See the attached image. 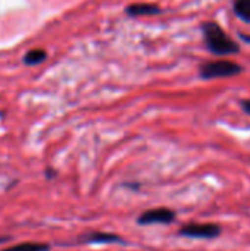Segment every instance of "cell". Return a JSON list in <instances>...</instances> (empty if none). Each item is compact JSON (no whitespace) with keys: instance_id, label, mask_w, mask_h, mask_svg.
I'll list each match as a JSON object with an SVG mask.
<instances>
[{"instance_id":"cell-1","label":"cell","mask_w":250,"mask_h":251,"mask_svg":"<svg viewBox=\"0 0 250 251\" xmlns=\"http://www.w3.org/2000/svg\"><path fill=\"white\" fill-rule=\"evenodd\" d=\"M202 32H203V40L206 44V49L215 54V56H233L240 53V46L231 40L222 26L214 21L205 22L202 25Z\"/></svg>"},{"instance_id":"cell-2","label":"cell","mask_w":250,"mask_h":251,"mask_svg":"<svg viewBox=\"0 0 250 251\" xmlns=\"http://www.w3.org/2000/svg\"><path fill=\"white\" fill-rule=\"evenodd\" d=\"M243 72V66L233 60H214L206 62L200 66V78L203 79H217V78H228L236 76Z\"/></svg>"},{"instance_id":"cell-3","label":"cell","mask_w":250,"mask_h":251,"mask_svg":"<svg viewBox=\"0 0 250 251\" xmlns=\"http://www.w3.org/2000/svg\"><path fill=\"white\" fill-rule=\"evenodd\" d=\"M181 235L189 238H200V240H214L221 234V228L212 224H192L186 225L180 231Z\"/></svg>"},{"instance_id":"cell-4","label":"cell","mask_w":250,"mask_h":251,"mask_svg":"<svg viewBox=\"0 0 250 251\" xmlns=\"http://www.w3.org/2000/svg\"><path fill=\"white\" fill-rule=\"evenodd\" d=\"M175 215L174 212H171L169 209L165 207H159V209H152L144 212L139 222L141 225H152V224H171L174 221Z\"/></svg>"},{"instance_id":"cell-5","label":"cell","mask_w":250,"mask_h":251,"mask_svg":"<svg viewBox=\"0 0 250 251\" xmlns=\"http://www.w3.org/2000/svg\"><path fill=\"white\" fill-rule=\"evenodd\" d=\"M127 13L133 16H146V15L161 13V9L156 4H150V3H136L127 7Z\"/></svg>"},{"instance_id":"cell-6","label":"cell","mask_w":250,"mask_h":251,"mask_svg":"<svg viewBox=\"0 0 250 251\" xmlns=\"http://www.w3.org/2000/svg\"><path fill=\"white\" fill-rule=\"evenodd\" d=\"M233 10L239 19L250 24V0H234Z\"/></svg>"},{"instance_id":"cell-7","label":"cell","mask_w":250,"mask_h":251,"mask_svg":"<svg viewBox=\"0 0 250 251\" xmlns=\"http://www.w3.org/2000/svg\"><path fill=\"white\" fill-rule=\"evenodd\" d=\"M87 243H97V244H111V243H119L121 238L113 235V234H103V232H96L90 234L85 237Z\"/></svg>"},{"instance_id":"cell-8","label":"cell","mask_w":250,"mask_h":251,"mask_svg":"<svg viewBox=\"0 0 250 251\" xmlns=\"http://www.w3.org/2000/svg\"><path fill=\"white\" fill-rule=\"evenodd\" d=\"M49 246L47 244H40V243H25V244H18L13 247H9L6 250L1 251H47Z\"/></svg>"},{"instance_id":"cell-9","label":"cell","mask_w":250,"mask_h":251,"mask_svg":"<svg viewBox=\"0 0 250 251\" xmlns=\"http://www.w3.org/2000/svg\"><path fill=\"white\" fill-rule=\"evenodd\" d=\"M46 51L41 50V49H34V50H29L25 56H24V62L27 65H37V63H41L44 59H46Z\"/></svg>"},{"instance_id":"cell-10","label":"cell","mask_w":250,"mask_h":251,"mask_svg":"<svg viewBox=\"0 0 250 251\" xmlns=\"http://www.w3.org/2000/svg\"><path fill=\"white\" fill-rule=\"evenodd\" d=\"M240 106H242V109H243L248 115H250V100H242V101H240Z\"/></svg>"},{"instance_id":"cell-11","label":"cell","mask_w":250,"mask_h":251,"mask_svg":"<svg viewBox=\"0 0 250 251\" xmlns=\"http://www.w3.org/2000/svg\"><path fill=\"white\" fill-rule=\"evenodd\" d=\"M240 37H242V40H245L246 43H250V37H249V35H246V34H240Z\"/></svg>"}]
</instances>
